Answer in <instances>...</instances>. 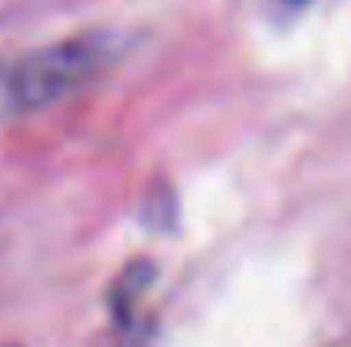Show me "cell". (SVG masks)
Here are the masks:
<instances>
[{"label": "cell", "mask_w": 351, "mask_h": 347, "mask_svg": "<svg viewBox=\"0 0 351 347\" xmlns=\"http://www.w3.org/2000/svg\"><path fill=\"white\" fill-rule=\"evenodd\" d=\"M116 60V41L101 30L45 41L15 56L0 71V109L4 112H41L94 86Z\"/></svg>", "instance_id": "obj_1"}, {"label": "cell", "mask_w": 351, "mask_h": 347, "mask_svg": "<svg viewBox=\"0 0 351 347\" xmlns=\"http://www.w3.org/2000/svg\"><path fill=\"white\" fill-rule=\"evenodd\" d=\"M291 4H299V0H291Z\"/></svg>", "instance_id": "obj_2"}]
</instances>
